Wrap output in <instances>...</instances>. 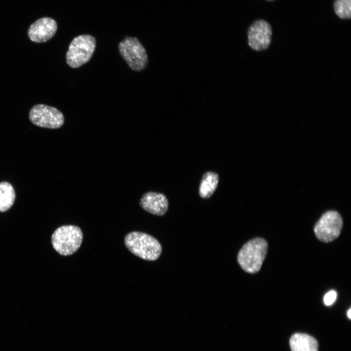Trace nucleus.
Wrapping results in <instances>:
<instances>
[{
	"instance_id": "1",
	"label": "nucleus",
	"mask_w": 351,
	"mask_h": 351,
	"mask_svg": "<svg viewBox=\"0 0 351 351\" xmlns=\"http://www.w3.org/2000/svg\"><path fill=\"white\" fill-rule=\"evenodd\" d=\"M268 249V244L265 239L261 237L253 238L246 243L239 251L238 263L245 272L257 273L262 267Z\"/></svg>"
},
{
	"instance_id": "2",
	"label": "nucleus",
	"mask_w": 351,
	"mask_h": 351,
	"mask_svg": "<svg viewBox=\"0 0 351 351\" xmlns=\"http://www.w3.org/2000/svg\"><path fill=\"white\" fill-rule=\"evenodd\" d=\"M124 242L133 254L146 260H156L162 252L161 245L155 238L141 232L129 233L125 237Z\"/></svg>"
},
{
	"instance_id": "3",
	"label": "nucleus",
	"mask_w": 351,
	"mask_h": 351,
	"mask_svg": "<svg viewBox=\"0 0 351 351\" xmlns=\"http://www.w3.org/2000/svg\"><path fill=\"white\" fill-rule=\"evenodd\" d=\"M83 234L81 229L74 225H64L55 230L52 236L54 249L62 255L72 254L78 251L82 243Z\"/></svg>"
},
{
	"instance_id": "4",
	"label": "nucleus",
	"mask_w": 351,
	"mask_h": 351,
	"mask_svg": "<svg viewBox=\"0 0 351 351\" xmlns=\"http://www.w3.org/2000/svg\"><path fill=\"white\" fill-rule=\"evenodd\" d=\"M96 46L95 39L90 35L75 38L71 42L66 53L67 64L72 68L79 67L91 58Z\"/></svg>"
},
{
	"instance_id": "5",
	"label": "nucleus",
	"mask_w": 351,
	"mask_h": 351,
	"mask_svg": "<svg viewBox=\"0 0 351 351\" xmlns=\"http://www.w3.org/2000/svg\"><path fill=\"white\" fill-rule=\"evenodd\" d=\"M118 50L121 56L133 70L139 72L146 67L148 62L147 54L137 38L126 37L119 42Z\"/></svg>"
},
{
	"instance_id": "6",
	"label": "nucleus",
	"mask_w": 351,
	"mask_h": 351,
	"mask_svg": "<svg viewBox=\"0 0 351 351\" xmlns=\"http://www.w3.org/2000/svg\"><path fill=\"white\" fill-rule=\"evenodd\" d=\"M343 224L342 217L338 212L327 211L315 224L313 229L315 235L322 242H332L340 234Z\"/></svg>"
},
{
	"instance_id": "7",
	"label": "nucleus",
	"mask_w": 351,
	"mask_h": 351,
	"mask_svg": "<svg viewBox=\"0 0 351 351\" xmlns=\"http://www.w3.org/2000/svg\"><path fill=\"white\" fill-rule=\"evenodd\" d=\"M29 119L34 125L43 128L57 129L64 121L62 113L57 108L44 104H38L31 109Z\"/></svg>"
},
{
	"instance_id": "8",
	"label": "nucleus",
	"mask_w": 351,
	"mask_h": 351,
	"mask_svg": "<svg viewBox=\"0 0 351 351\" xmlns=\"http://www.w3.org/2000/svg\"><path fill=\"white\" fill-rule=\"evenodd\" d=\"M248 43L250 47L256 51L267 49L270 46L272 36L270 24L263 20L255 21L248 31Z\"/></svg>"
},
{
	"instance_id": "9",
	"label": "nucleus",
	"mask_w": 351,
	"mask_h": 351,
	"mask_svg": "<svg viewBox=\"0 0 351 351\" xmlns=\"http://www.w3.org/2000/svg\"><path fill=\"white\" fill-rule=\"evenodd\" d=\"M57 29V23L54 20L44 17L37 20L30 25L28 35L31 41L41 43L52 38Z\"/></svg>"
},
{
	"instance_id": "10",
	"label": "nucleus",
	"mask_w": 351,
	"mask_h": 351,
	"mask_svg": "<svg viewBox=\"0 0 351 351\" xmlns=\"http://www.w3.org/2000/svg\"><path fill=\"white\" fill-rule=\"evenodd\" d=\"M139 204L147 212L156 215H163L168 209V201L162 194L148 192L141 198Z\"/></svg>"
},
{
	"instance_id": "11",
	"label": "nucleus",
	"mask_w": 351,
	"mask_h": 351,
	"mask_svg": "<svg viewBox=\"0 0 351 351\" xmlns=\"http://www.w3.org/2000/svg\"><path fill=\"white\" fill-rule=\"evenodd\" d=\"M292 351H318V343L313 337L305 333H296L290 339Z\"/></svg>"
},
{
	"instance_id": "12",
	"label": "nucleus",
	"mask_w": 351,
	"mask_h": 351,
	"mask_svg": "<svg viewBox=\"0 0 351 351\" xmlns=\"http://www.w3.org/2000/svg\"><path fill=\"white\" fill-rule=\"evenodd\" d=\"M219 182L218 175L207 172L202 176L199 187V195L202 198H209L214 192Z\"/></svg>"
},
{
	"instance_id": "13",
	"label": "nucleus",
	"mask_w": 351,
	"mask_h": 351,
	"mask_svg": "<svg viewBox=\"0 0 351 351\" xmlns=\"http://www.w3.org/2000/svg\"><path fill=\"white\" fill-rule=\"evenodd\" d=\"M16 197L14 188L9 183L0 182V212L9 210L13 205Z\"/></svg>"
},
{
	"instance_id": "14",
	"label": "nucleus",
	"mask_w": 351,
	"mask_h": 351,
	"mask_svg": "<svg viewBox=\"0 0 351 351\" xmlns=\"http://www.w3.org/2000/svg\"><path fill=\"white\" fill-rule=\"evenodd\" d=\"M335 14L342 19H349L351 17V0H335L334 3Z\"/></svg>"
},
{
	"instance_id": "15",
	"label": "nucleus",
	"mask_w": 351,
	"mask_h": 351,
	"mask_svg": "<svg viewBox=\"0 0 351 351\" xmlns=\"http://www.w3.org/2000/svg\"><path fill=\"white\" fill-rule=\"evenodd\" d=\"M337 293L334 291H331L327 292L324 297V302L326 306L331 305L335 301Z\"/></svg>"
},
{
	"instance_id": "16",
	"label": "nucleus",
	"mask_w": 351,
	"mask_h": 351,
	"mask_svg": "<svg viewBox=\"0 0 351 351\" xmlns=\"http://www.w3.org/2000/svg\"><path fill=\"white\" fill-rule=\"evenodd\" d=\"M347 315H348V317L350 319H351V308L348 310V311L347 312Z\"/></svg>"
},
{
	"instance_id": "17",
	"label": "nucleus",
	"mask_w": 351,
	"mask_h": 351,
	"mask_svg": "<svg viewBox=\"0 0 351 351\" xmlns=\"http://www.w3.org/2000/svg\"></svg>"
}]
</instances>
